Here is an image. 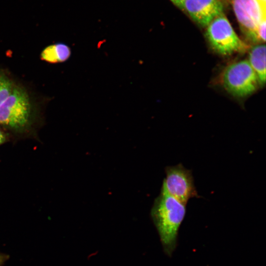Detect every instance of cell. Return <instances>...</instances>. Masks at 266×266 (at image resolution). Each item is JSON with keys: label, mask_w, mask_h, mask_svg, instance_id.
Listing matches in <instances>:
<instances>
[{"label": "cell", "mask_w": 266, "mask_h": 266, "mask_svg": "<svg viewBox=\"0 0 266 266\" xmlns=\"http://www.w3.org/2000/svg\"><path fill=\"white\" fill-rule=\"evenodd\" d=\"M166 176L161 192L165 193L186 205L188 200L199 197L190 170L179 164L166 168Z\"/></svg>", "instance_id": "5b68a950"}, {"label": "cell", "mask_w": 266, "mask_h": 266, "mask_svg": "<svg viewBox=\"0 0 266 266\" xmlns=\"http://www.w3.org/2000/svg\"><path fill=\"white\" fill-rule=\"evenodd\" d=\"M266 19L261 22L257 29L256 35L257 42L266 41Z\"/></svg>", "instance_id": "8fae6325"}, {"label": "cell", "mask_w": 266, "mask_h": 266, "mask_svg": "<svg viewBox=\"0 0 266 266\" xmlns=\"http://www.w3.org/2000/svg\"><path fill=\"white\" fill-rule=\"evenodd\" d=\"M222 82L225 89L237 97L251 95L260 85L257 74L246 60L229 65L223 72Z\"/></svg>", "instance_id": "3957f363"}, {"label": "cell", "mask_w": 266, "mask_h": 266, "mask_svg": "<svg viewBox=\"0 0 266 266\" xmlns=\"http://www.w3.org/2000/svg\"><path fill=\"white\" fill-rule=\"evenodd\" d=\"M262 6L266 9V0H257Z\"/></svg>", "instance_id": "9a60e30c"}, {"label": "cell", "mask_w": 266, "mask_h": 266, "mask_svg": "<svg viewBox=\"0 0 266 266\" xmlns=\"http://www.w3.org/2000/svg\"><path fill=\"white\" fill-rule=\"evenodd\" d=\"M174 5L183 10L184 3L185 0H170Z\"/></svg>", "instance_id": "7c38bea8"}, {"label": "cell", "mask_w": 266, "mask_h": 266, "mask_svg": "<svg viewBox=\"0 0 266 266\" xmlns=\"http://www.w3.org/2000/svg\"><path fill=\"white\" fill-rule=\"evenodd\" d=\"M6 259V258L5 255L0 254V266L2 265Z\"/></svg>", "instance_id": "4fadbf2b"}, {"label": "cell", "mask_w": 266, "mask_h": 266, "mask_svg": "<svg viewBox=\"0 0 266 266\" xmlns=\"http://www.w3.org/2000/svg\"><path fill=\"white\" fill-rule=\"evenodd\" d=\"M14 87L9 78L0 72V104L11 93Z\"/></svg>", "instance_id": "30bf717a"}, {"label": "cell", "mask_w": 266, "mask_h": 266, "mask_svg": "<svg viewBox=\"0 0 266 266\" xmlns=\"http://www.w3.org/2000/svg\"><path fill=\"white\" fill-rule=\"evenodd\" d=\"M5 140V137L3 133L0 130V144L3 143Z\"/></svg>", "instance_id": "5bb4252c"}, {"label": "cell", "mask_w": 266, "mask_h": 266, "mask_svg": "<svg viewBox=\"0 0 266 266\" xmlns=\"http://www.w3.org/2000/svg\"><path fill=\"white\" fill-rule=\"evenodd\" d=\"M183 10L198 24L206 27L223 13L224 4L222 0H185Z\"/></svg>", "instance_id": "52a82bcc"}, {"label": "cell", "mask_w": 266, "mask_h": 266, "mask_svg": "<svg viewBox=\"0 0 266 266\" xmlns=\"http://www.w3.org/2000/svg\"><path fill=\"white\" fill-rule=\"evenodd\" d=\"M31 110L28 94L23 89L14 87L0 104V124L14 128H22L29 121Z\"/></svg>", "instance_id": "277c9868"}, {"label": "cell", "mask_w": 266, "mask_h": 266, "mask_svg": "<svg viewBox=\"0 0 266 266\" xmlns=\"http://www.w3.org/2000/svg\"><path fill=\"white\" fill-rule=\"evenodd\" d=\"M232 4L243 32L250 40L257 42L256 31L266 18V9L257 0H232Z\"/></svg>", "instance_id": "8992f818"}, {"label": "cell", "mask_w": 266, "mask_h": 266, "mask_svg": "<svg viewBox=\"0 0 266 266\" xmlns=\"http://www.w3.org/2000/svg\"><path fill=\"white\" fill-rule=\"evenodd\" d=\"M70 55V50L62 43L50 45L41 53V59L47 62L56 63L66 61Z\"/></svg>", "instance_id": "9c48e42d"}, {"label": "cell", "mask_w": 266, "mask_h": 266, "mask_svg": "<svg viewBox=\"0 0 266 266\" xmlns=\"http://www.w3.org/2000/svg\"><path fill=\"white\" fill-rule=\"evenodd\" d=\"M186 205L161 192L156 199L151 216L165 253L171 257L177 244L178 231L186 214Z\"/></svg>", "instance_id": "6da1fadb"}, {"label": "cell", "mask_w": 266, "mask_h": 266, "mask_svg": "<svg viewBox=\"0 0 266 266\" xmlns=\"http://www.w3.org/2000/svg\"><path fill=\"white\" fill-rule=\"evenodd\" d=\"M206 28V37L216 53L228 56L248 49V46L238 36L223 13L215 18Z\"/></svg>", "instance_id": "7a4b0ae2"}, {"label": "cell", "mask_w": 266, "mask_h": 266, "mask_svg": "<svg viewBox=\"0 0 266 266\" xmlns=\"http://www.w3.org/2000/svg\"><path fill=\"white\" fill-rule=\"evenodd\" d=\"M257 75L260 85L266 82V46L257 45L250 50L248 60Z\"/></svg>", "instance_id": "ba28073f"}]
</instances>
